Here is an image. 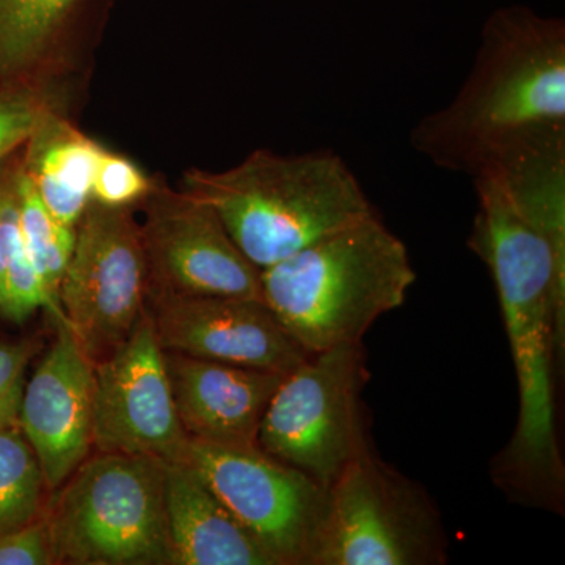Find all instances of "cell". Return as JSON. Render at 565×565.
Here are the masks:
<instances>
[{"label":"cell","mask_w":565,"mask_h":565,"mask_svg":"<svg viewBox=\"0 0 565 565\" xmlns=\"http://www.w3.org/2000/svg\"><path fill=\"white\" fill-rule=\"evenodd\" d=\"M156 180L121 152L103 147L93 178V202L107 207L134 210L150 195Z\"/></svg>","instance_id":"cell-22"},{"label":"cell","mask_w":565,"mask_h":565,"mask_svg":"<svg viewBox=\"0 0 565 565\" xmlns=\"http://www.w3.org/2000/svg\"><path fill=\"white\" fill-rule=\"evenodd\" d=\"M81 0H0V81L43 71Z\"/></svg>","instance_id":"cell-18"},{"label":"cell","mask_w":565,"mask_h":565,"mask_svg":"<svg viewBox=\"0 0 565 565\" xmlns=\"http://www.w3.org/2000/svg\"><path fill=\"white\" fill-rule=\"evenodd\" d=\"M440 519L422 487L371 448L329 489L313 565H437L446 561Z\"/></svg>","instance_id":"cell-7"},{"label":"cell","mask_w":565,"mask_h":565,"mask_svg":"<svg viewBox=\"0 0 565 565\" xmlns=\"http://www.w3.org/2000/svg\"><path fill=\"white\" fill-rule=\"evenodd\" d=\"M21 151L0 163V264L6 281L3 318L24 322L36 310H46L52 321H66L61 303L51 296L29 258L20 222Z\"/></svg>","instance_id":"cell-17"},{"label":"cell","mask_w":565,"mask_h":565,"mask_svg":"<svg viewBox=\"0 0 565 565\" xmlns=\"http://www.w3.org/2000/svg\"><path fill=\"white\" fill-rule=\"evenodd\" d=\"M473 184L478 212L468 243L492 273L519 379V424L494 475L509 493L557 508L564 465L552 364L564 359L565 258L512 206L497 182L478 178Z\"/></svg>","instance_id":"cell-1"},{"label":"cell","mask_w":565,"mask_h":565,"mask_svg":"<svg viewBox=\"0 0 565 565\" xmlns=\"http://www.w3.org/2000/svg\"><path fill=\"white\" fill-rule=\"evenodd\" d=\"M182 191L217 212L259 270L375 214L359 178L329 150H256L223 172L189 170Z\"/></svg>","instance_id":"cell-3"},{"label":"cell","mask_w":565,"mask_h":565,"mask_svg":"<svg viewBox=\"0 0 565 565\" xmlns=\"http://www.w3.org/2000/svg\"><path fill=\"white\" fill-rule=\"evenodd\" d=\"M51 564H55V559L43 515L35 522L0 534V565Z\"/></svg>","instance_id":"cell-24"},{"label":"cell","mask_w":565,"mask_h":565,"mask_svg":"<svg viewBox=\"0 0 565 565\" xmlns=\"http://www.w3.org/2000/svg\"><path fill=\"white\" fill-rule=\"evenodd\" d=\"M145 313L166 352L278 374L291 373L313 355L294 340L263 299L148 289Z\"/></svg>","instance_id":"cell-12"},{"label":"cell","mask_w":565,"mask_h":565,"mask_svg":"<svg viewBox=\"0 0 565 565\" xmlns=\"http://www.w3.org/2000/svg\"><path fill=\"white\" fill-rule=\"evenodd\" d=\"M191 465L275 565H313L329 489L259 448L189 441Z\"/></svg>","instance_id":"cell-8"},{"label":"cell","mask_w":565,"mask_h":565,"mask_svg":"<svg viewBox=\"0 0 565 565\" xmlns=\"http://www.w3.org/2000/svg\"><path fill=\"white\" fill-rule=\"evenodd\" d=\"M55 564L173 565L163 462L96 452L47 498Z\"/></svg>","instance_id":"cell-5"},{"label":"cell","mask_w":565,"mask_h":565,"mask_svg":"<svg viewBox=\"0 0 565 565\" xmlns=\"http://www.w3.org/2000/svg\"><path fill=\"white\" fill-rule=\"evenodd\" d=\"M140 206L148 289L263 299L262 270L241 252L210 204L156 180Z\"/></svg>","instance_id":"cell-10"},{"label":"cell","mask_w":565,"mask_h":565,"mask_svg":"<svg viewBox=\"0 0 565 565\" xmlns=\"http://www.w3.org/2000/svg\"><path fill=\"white\" fill-rule=\"evenodd\" d=\"M18 196L25 250L47 291L58 300L62 280L76 243V228H68L55 221L54 215L36 195L22 166L18 178Z\"/></svg>","instance_id":"cell-20"},{"label":"cell","mask_w":565,"mask_h":565,"mask_svg":"<svg viewBox=\"0 0 565 565\" xmlns=\"http://www.w3.org/2000/svg\"><path fill=\"white\" fill-rule=\"evenodd\" d=\"M407 247L377 214L262 270L263 300L305 351L362 343L415 282Z\"/></svg>","instance_id":"cell-4"},{"label":"cell","mask_w":565,"mask_h":565,"mask_svg":"<svg viewBox=\"0 0 565 565\" xmlns=\"http://www.w3.org/2000/svg\"><path fill=\"white\" fill-rule=\"evenodd\" d=\"M103 145L77 129L61 109L47 111L21 150V166L55 221L76 228L92 202Z\"/></svg>","instance_id":"cell-16"},{"label":"cell","mask_w":565,"mask_h":565,"mask_svg":"<svg viewBox=\"0 0 565 565\" xmlns=\"http://www.w3.org/2000/svg\"><path fill=\"white\" fill-rule=\"evenodd\" d=\"M189 441L166 352L143 313L128 340L95 363L93 451L182 462Z\"/></svg>","instance_id":"cell-11"},{"label":"cell","mask_w":565,"mask_h":565,"mask_svg":"<svg viewBox=\"0 0 565 565\" xmlns=\"http://www.w3.org/2000/svg\"><path fill=\"white\" fill-rule=\"evenodd\" d=\"M6 313V281H3V269L0 264V316L3 318Z\"/></svg>","instance_id":"cell-25"},{"label":"cell","mask_w":565,"mask_h":565,"mask_svg":"<svg viewBox=\"0 0 565 565\" xmlns=\"http://www.w3.org/2000/svg\"><path fill=\"white\" fill-rule=\"evenodd\" d=\"M61 109L57 88L41 73L0 81V163L22 150L47 111Z\"/></svg>","instance_id":"cell-21"},{"label":"cell","mask_w":565,"mask_h":565,"mask_svg":"<svg viewBox=\"0 0 565 565\" xmlns=\"http://www.w3.org/2000/svg\"><path fill=\"white\" fill-rule=\"evenodd\" d=\"M47 498L39 457L20 424L0 427V534L39 520Z\"/></svg>","instance_id":"cell-19"},{"label":"cell","mask_w":565,"mask_h":565,"mask_svg":"<svg viewBox=\"0 0 565 565\" xmlns=\"http://www.w3.org/2000/svg\"><path fill=\"white\" fill-rule=\"evenodd\" d=\"M559 140H565V22L523 6L487 18L462 87L411 132L412 147L427 161L471 181Z\"/></svg>","instance_id":"cell-2"},{"label":"cell","mask_w":565,"mask_h":565,"mask_svg":"<svg viewBox=\"0 0 565 565\" xmlns=\"http://www.w3.org/2000/svg\"><path fill=\"white\" fill-rule=\"evenodd\" d=\"M166 364L178 416L189 438L258 448L264 412L285 374L177 352H166Z\"/></svg>","instance_id":"cell-14"},{"label":"cell","mask_w":565,"mask_h":565,"mask_svg":"<svg viewBox=\"0 0 565 565\" xmlns=\"http://www.w3.org/2000/svg\"><path fill=\"white\" fill-rule=\"evenodd\" d=\"M39 351L35 341L0 343V427L18 423L25 370Z\"/></svg>","instance_id":"cell-23"},{"label":"cell","mask_w":565,"mask_h":565,"mask_svg":"<svg viewBox=\"0 0 565 565\" xmlns=\"http://www.w3.org/2000/svg\"><path fill=\"white\" fill-rule=\"evenodd\" d=\"M367 377L362 343L313 353L282 375L264 412L258 448L330 489L370 449L362 416Z\"/></svg>","instance_id":"cell-6"},{"label":"cell","mask_w":565,"mask_h":565,"mask_svg":"<svg viewBox=\"0 0 565 565\" xmlns=\"http://www.w3.org/2000/svg\"><path fill=\"white\" fill-rule=\"evenodd\" d=\"M22 392L20 424L50 494L90 457L95 362L65 321Z\"/></svg>","instance_id":"cell-13"},{"label":"cell","mask_w":565,"mask_h":565,"mask_svg":"<svg viewBox=\"0 0 565 565\" xmlns=\"http://www.w3.org/2000/svg\"><path fill=\"white\" fill-rule=\"evenodd\" d=\"M147 255L132 210L90 202L76 226V243L58 302L93 362L120 348L147 305Z\"/></svg>","instance_id":"cell-9"},{"label":"cell","mask_w":565,"mask_h":565,"mask_svg":"<svg viewBox=\"0 0 565 565\" xmlns=\"http://www.w3.org/2000/svg\"><path fill=\"white\" fill-rule=\"evenodd\" d=\"M173 565H275L191 465L163 462Z\"/></svg>","instance_id":"cell-15"}]
</instances>
